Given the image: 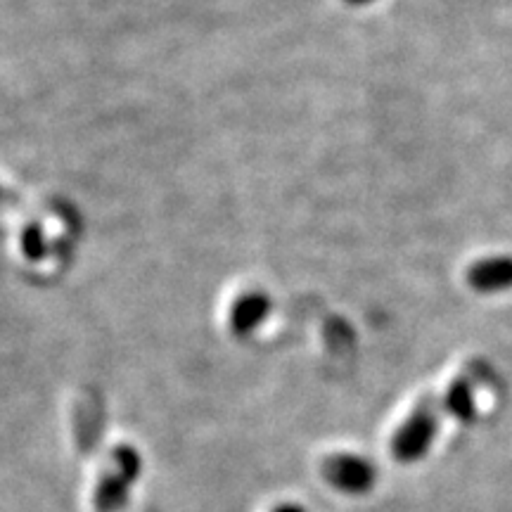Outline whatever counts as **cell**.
Returning <instances> with one entry per match:
<instances>
[{
  "instance_id": "obj_7",
  "label": "cell",
  "mask_w": 512,
  "mask_h": 512,
  "mask_svg": "<svg viewBox=\"0 0 512 512\" xmlns=\"http://www.w3.org/2000/svg\"><path fill=\"white\" fill-rule=\"evenodd\" d=\"M102 418L98 403L88 401L83 408H76V439H79L81 451H93L100 446Z\"/></svg>"
},
{
  "instance_id": "obj_5",
  "label": "cell",
  "mask_w": 512,
  "mask_h": 512,
  "mask_svg": "<svg viewBox=\"0 0 512 512\" xmlns=\"http://www.w3.org/2000/svg\"><path fill=\"white\" fill-rule=\"evenodd\" d=\"M268 313H271V297L268 294L259 290L240 294L235 304L230 306V330L238 337L252 335L268 318Z\"/></svg>"
},
{
  "instance_id": "obj_2",
  "label": "cell",
  "mask_w": 512,
  "mask_h": 512,
  "mask_svg": "<svg viewBox=\"0 0 512 512\" xmlns=\"http://www.w3.org/2000/svg\"><path fill=\"white\" fill-rule=\"evenodd\" d=\"M143 460L138 448L119 444L102 467L98 486H95L93 505L98 512H119L128 501V489L138 482Z\"/></svg>"
},
{
  "instance_id": "obj_4",
  "label": "cell",
  "mask_w": 512,
  "mask_h": 512,
  "mask_svg": "<svg viewBox=\"0 0 512 512\" xmlns=\"http://www.w3.org/2000/svg\"><path fill=\"white\" fill-rule=\"evenodd\" d=\"M439 401L448 418L458 422L475 420L479 408V382L475 368H465L463 373L453 377L444 389V394H439Z\"/></svg>"
},
{
  "instance_id": "obj_3",
  "label": "cell",
  "mask_w": 512,
  "mask_h": 512,
  "mask_svg": "<svg viewBox=\"0 0 512 512\" xmlns=\"http://www.w3.org/2000/svg\"><path fill=\"white\" fill-rule=\"evenodd\" d=\"M325 482L349 496H363L377 484V470L368 458L356 453H332L320 465Z\"/></svg>"
},
{
  "instance_id": "obj_1",
  "label": "cell",
  "mask_w": 512,
  "mask_h": 512,
  "mask_svg": "<svg viewBox=\"0 0 512 512\" xmlns=\"http://www.w3.org/2000/svg\"><path fill=\"white\" fill-rule=\"evenodd\" d=\"M441 418H444V408H441L439 396H422L413 411L408 413V418L403 420V425L394 432L392 444H389L396 463L411 465L425 458L434 437H437Z\"/></svg>"
},
{
  "instance_id": "obj_10",
  "label": "cell",
  "mask_w": 512,
  "mask_h": 512,
  "mask_svg": "<svg viewBox=\"0 0 512 512\" xmlns=\"http://www.w3.org/2000/svg\"><path fill=\"white\" fill-rule=\"evenodd\" d=\"M344 3H347V5H368V3H373V0H344Z\"/></svg>"
},
{
  "instance_id": "obj_6",
  "label": "cell",
  "mask_w": 512,
  "mask_h": 512,
  "mask_svg": "<svg viewBox=\"0 0 512 512\" xmlns=\"http://www.w3.org/2000/svg\"><path fill=\"white\" fill-rule=\"evenodd\" d=\"M467 283L482 292L508 290V287H512V259L496 256V259L477 261L467 271Z\"/></svg>"
},
{
  "instance_id": "obj_8",
  "label": "cell",
  "mask_w": 512,
  "mask_h": 512,
  "mask_svg": "<svg viewBox=\"0 0 512 512\" xmlns=\"http://www.w3.org/2000/svg\"><path fill=\"white\" fill-rule=\"evenodd\" d=\"M22 245H24V252H27L29 259H41V256L46 254V249H43V247H46V245H43V235H41V230H38V228L24 230Z\"/></svg>"
},
{
  "instance_id": "obj_9",
  "label": "cell",
  "mask_w": 512,
  "mask_h": 512,
  "mask_svg": "<svg viewBox=\"0 0 512 512\" xmlns=\"http://www.w3.org/2000/svg\"><path fill=\"white\" fill-rule=\"evenodd\" d=\"M273 512H306V510L297 503H283V505H278V508H275Z\"/></svg>"
}]
</instances>
